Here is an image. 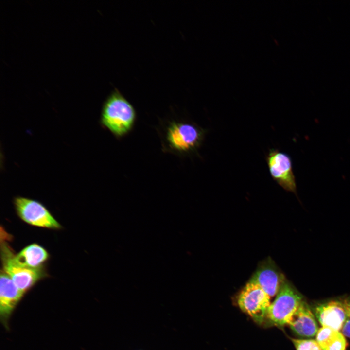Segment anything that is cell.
I'll return each instance as SVG.
<instances>
[{
    "instance_id": "6da1fadb",
    "label": "cell",
    "mask_w": 350,
    "mask_h": 350,
    "mask_svg": "<svg viewBox=\"0 0 350 350\" xmlns=\"http://www.w3.org/2000/svg\"><path fill=\"white\" fill-rule=\"evenodd\" d=\"M136 119V110L131 103L116 88L104 102L101 113V126L116 138L126 135Z\"/></svg>"
},
{
    "instance_id": "7a4b0ae2",
    "label": "cell",
    "mask_w": 350,
    "mask_h": 350,
    "mask_svg": "<svg viewBox=\"0 0 350 350\" xmlns=\"http://www.w3.org/2000/svg\"><path fill=\"white\" fill-rule=\"evenodd\" d=\"M0 253L1 270L8 275L18 288L24 293L47 275L44 266L31 268L20 264L15 259L16 254L4 240H1Z\"/></svg>"
},
{
    "instance_id": "3957f363",
    "label": "cell",
    "mask_w": 350,
    "mask_h": 350,
    "mask_svg": "<svg viewBox=\"0 0 350 350\" xmlns=\"http://www.w3.org/2000/svg\"><path fill=\"white\" fill-rule=\"evenodd\" d=\"M304 300L303 296L286 280L282 283L269 307L267 318L278 327L287 325L292 315Z\"/></svg>"
},
{
    "instance_id": "277c9868",
    "label": "cell",
    "mask_w": 350,
    "mask_h": 350,
    "mask_svg": "<svg viewBox=\"0 0 350 350\" xmlns=\"http://www.w3.org/2000/svg\"><path fill=\"white\" fill-rule=\"evenodd\" d=\"M271 298L257 284L249 281L239 293L237 303L240 309L257 323L267 318Z\"/></svg>"
},
{
    "instance_id": "5b68a950",
    "label": "cell",
    "mask_w": 350,
    "mask_h": 350,
    "mask_svg": "<svg viewBox=\"0 0 350 350\" xmlns=\"http://www.w3.org/2000/svg\"><path fill=\"white\" fill-rule=\"evenodd\" d=\"M13 203L19 217L26 223L35 227L59 229L61 225L46 207L36 200L22 196L14 198Z\"/></svg>"
},
{
    "instance_id": "8992f818",
    "label": "cell",
    "mask_w": 350,
    "mask_h": 350,
    "mask_svg": "<svg viewBox=\"0 0 350 350\" xmlns=\"http://www.w3.org/2000/svg\"><path fill=\"white\" fill-rule=\"evenodd\" d=\"M204 134L203 129L194 124L173 122L168 127L166 138L172 148L187 152L193 151L200 146Z\"/></svg>"
},
{
    "instance_id": "52a82bcc",
    "label": "cell",
    "mask_w": 350,
    "mask_h": 350,
    "mask_svg": "<svg viewBox=\"0 0 350 350\" xmlns=\"http://www.w3.org/2000/svg\"><path fill=\"white\" fill-rule=\"evenodd\" d=\"M270 174L274 180L287 191L296 194L297 185L290 157L272 149L266 157Z\"/></svg>"
},
{
    "instance_id": "ba28073f",
    "label": "cell",
    "mask_w": 350,
    "mask_h": 350,
    "mask_svg": "<svg viewBox=\"0 0 350 350\" xmlns=\"http://www.w3.org/2000/svg\"><path fill=\"white\" fill-rule=\"evenodd\" d=\"M0 276V318L4 327L8 329L10 317L25 293L1 270Z\"/></svg>"
},
{
    "instance_id": "9c48e42d",
    "label": "cell",
    "mask_w": 350,
    "mask_h": 350,
    "mask_svg": "<svg viewBox=\"0 0 350 350\" xmlns=\"http://www.w3.org/2000/svg\"><path fill=\"white\" fill-rule=\"evenodd\" d=\"M285 279L271 260L261 264L249 280L258 285L270 298L275 296Z\"/></svg>"
},
{
    "instance_id": "30bf717a",
    "label": "cell",
    "mask_w": 350,
    "mask_h": 350,
    "mask_svg": "<svg viewBox=\"0 0 350 350\" xmlns=\"http://www.w3.org/2000/svg\"><path fill=\"white\" fill-rule=\"evenodd\" d=\"M314 314L322 327L341 331L346 318L343 299L333 300L317 305Z\"/></svg>"
},
{
    "instance_id": "8fae6325",
    "label": "cell",
    "mask_w": 350,
    "mask_h": 350,
    "mask_svg": "<svg viewBox=\"0 0 350 350\" xmlns=\"http://www.w3.org/2000/svg\"><path fill=\"white\" fill-rule=\"evenodd\" d=\"M287 325L296 334L303 337L316 336L319 329L315 314L304 299L294 313Z\"/></svg>"
},
{
    "instance_id": "7c38bea8",
    "label": "cell",
    "mask_w": 350,
    "mask_h": 350,
    "mask_svg": "<svg viewBox=\"0 0 350 350\" xmlns=\"http://www.w3.org/2000/svg\"><path fill=\"white\" fill-rule=\"evenodd\" d=\"M49 257L47 251L36 243L26 246L15 254V259L20 264L31 268L43 267Z\"/></svg>"
},
{
    "instance_id": "4fadbf2b",
    "label": "cell",
    "mask_w": 350,
    "mask_h": 350,
    "mask_svg": "<svg viewBox=\"0 0 350 350\" xmlns=\"http://www.w3.org/2000/svg\"><path fill=\"white\" fill-rule=\"evenodd\" d=\"M316 340L322 350H345L347 346L345 336L342 333L329 327L319 328Z\"/></svg>"
},
{
    "instance_id": "5bb4252c",
    "label": "cell",
    "mask_w": 350,
    "mask_h": 350,
    "mask_svg": "<svg viewBox=\"0 0 350 350\" xmlns=\"http://www.w3.org/2000/svg\"><path fill=\"white\" fill-rule=\"evenodd\" d=\"M296 350H322L316 340L292 338Z\"/></svg>"
},
{
    "instance_id": "9a60e30c",
    "label": "cell",
    "mask_w": 350,
    "mask_h": 350,
    "mask_svg": "<svg viewBox=\"0 0 350 350\" xmlns=\"http://www.w3.org/2000/svg\"><path fill=\"white\" fill-rule=\"evenodd\" d=\"M345 310L346 318L341 332L345 336L350 338V296L343 299Z\"/></svg>"
}]
</instances>
